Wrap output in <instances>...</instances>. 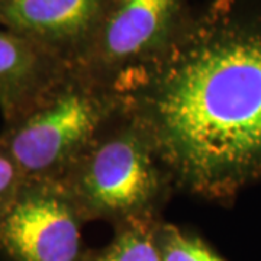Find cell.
<instances>
[{
    "mask_svg": "<svg viewBox=\"0 0 261 261\" xmlns=\"http://www.w3.org/2000/svg\"><path fill=\"white\" fill-rule=\"evenodd\" d=\"M118 94L174 190L233 199L261 178V0L193 3L161 56Z\"/></svg>",
    "mask_w": 261,
    "mask_h": 261,
    "instance_id": "1",
    "label": "cell"
},
{
    "mask_svg": "<svg viewBox=\"0 0 261 261\" xmlns=\"http://www.w3.org/2000/svg\"><path fill=\"white\" fill-rule=\"evenodd\" d=\"M86 221L159 218L174 190L152 142L123 108L60 180Z\"/></svg>",
    "mask_w": 261,
    "mask_h": 261,
    "instance_id": "2",
    "label": "cell"
},
{
    "mask_svg": "<svg viewBox=\"0 0 261 261\" xmlns=\"http://www.w3.org/2000/svg\"><path fill=\"white\" fill-rule=\"evenodd\" d=\"M121 108L116 92L68 68L34 106L8 122L0 148L23 180H63Z\"/></svg>",
    "mask_w": 261,
    "mask_h": 261,
    "instance_id": "3",
    "label": "cell"
},
{
    "mask_svg": "<svg viewBox=\"0 0 261 261\" xmlns=\"http://www.w3.org/2000/svg\"><path fill=\"white\" fill-rule=\"evenodd\" d=\"M193 0H108L100 23L73 70L119 93L157 60Z\"/></svg>",
    "mask_w": 261,
    "mask_h": 261,
    "instance_id": "4",
    "label": "cell"
},
{
    "mask_svg": "<svg viewBox=\"0 0 261 261\" xmlns=\"http://www.w3.org/2000/svg\"><path fill=\"white\" fill-rule=\"evenodd\" d=\"M84 222L60 180H25L0 214V251L10 261H86Z\"/></svg>",
    "mask_w": 261,
    "mask_h": 261,
    "instance_id": "5",
    "label": "cell"
},
{
    "mask_svg": "<svg viewBox=\"0 0 261 261\" xmlns=\"http://www.w3.org/2000/svg\"><path fill=\"white\" fill-rule=\"evenodd\" d=\"M106 5L108 0H0V23L74 68Z\"/></svg>",
    "mask_w": 261,
    "mask_h": 261,
    "instance_id": "6",
    "label": "cell"
},
{
    "mask_svg": "<svg viewBox=\"0 0 261 261\" xmlns=\"http://www.w3.org/2000/svg\"><path fill=\"white\" fill-rule=\"evenodd\" d=\"M67 71L45 49L0 29V109L6 122L27 112Z\"/></svg>",
    "mask_w": 261,
    "mask_h": 261,
    "instance_id": "7",
    "label": "cell"
},
{
    "mask_svg": "<svg viewBox=\"0 0 261 261\" xmlns=\"http://www.w3.org/2000/svg\"><path fill=\"white\" fill-rule=\"evenodd\" d=\"M159 218H140L116 225V233L94 261H163Z\"/></svg>",
    "mask_w": 261,
    "mask_h": 261,
    "instance_id": "8",
    "label": "cell"
},
{
    "mask_svg": "<svg viewBox=\"0 0 261 261\" xmlns=\"http://www.w3.org/2000/svg\"><path fill=\"white\" fill-rule=\"evenodd\" d=\"M163 261H226L200 237L166 222L159 225Z\"/></svg>",
    "mask_w": 261,
    "mask_h": 261,
    "instance_id": "9",
    "label": "cell"
},
{
    "mask_svg": "<svg viewBox=\"0 0 261 261\" xmlns=\"http://www.w3.org/2000/svg\"><path fill=\"white\" fill-rule=\"evenodd\" d=\"M23 181L15 163L0 148V214L9 206Z\"/></svg>",
    "mask_w": 261,
    "mask_h": 261,
    "instance_id": "10",
    "label": "cell"
}]
</instances>
